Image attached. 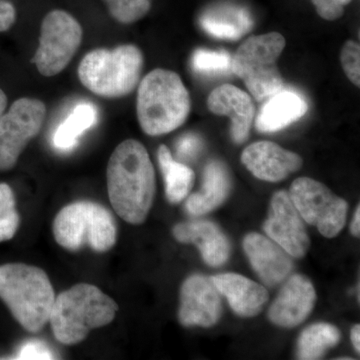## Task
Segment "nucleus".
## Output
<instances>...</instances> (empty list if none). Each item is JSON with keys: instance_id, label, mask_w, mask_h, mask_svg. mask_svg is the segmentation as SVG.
<instances>
[{"instance_id": "obj_1", "label": "nucleus", "mask_w": 360, "mask_h": 360, "mask_svg": "<svg viewBox=\"0 0 360 360\" xmlns=\"http://www.w3.org/2000/svg\"><path fill=\"white\" fill-rule=\"evenodd\" d=\"M111 205L125 221H146L155 195L153 162L141 142L127 139L111 155L106 170Z\"/></svg>"}, {"instance_id": "obj_2", "label": "nucleus", "mask_w": 360, "mask_h": 360, "mask_svg": "<svg viewBox=\"0 0 360 360\" xmlns=\"http://www.w3.org/2000/svg\"><path fill=\"white\" fill-rule=\"evenodd\" d=\"M191 96L181 78L172 70L156 68L139 82L136 113L144 134H169L186 122Z\"/></svg>"}, {"instance_id": "obj_3", "label": "nucleus", "mask_w": 360, "mask_h": 360, "mask_svg": "<svg viewBox=\"0 0 360 360\" xmlns=\"http://www.w3.org/2000/svg\"><path fill=\"white\" fill-rule=\"evenodd\" d=\"M117 310V303L97 286L78 283L56 297L49 322L58 342L75 345L112 322Z\"/></svg>"}, {"instance_id": "obj_4", "label": "nucleus", "mask_w": 360, "mask_h": 360, "mask_svg": "<svg viewBox=\"0 0 360 360\" xmlns=\"http://www.w3.org/2000/svg\"><path fill=\"white\" fill-rule=\"evenodd\" d=\"M0 300L25 330L39 333L49 322L56 293L44 270L6 264L0 266Z\"/></svg>"}, {"instance_id": "obj_5", "label": "nucleus", "mask_w": 360, "mask_h": 360, "mask_svg": "<svg viewBox=\"0 0 360 360\" xmlns=\"http://www.w3.org/2000/svg\"><path fill=\"white\" fill-rule=\"evenodd\" d=\"M143 54L134 44L97 49L85 54L77 75L85 89L104 98L129 96L141 82Z\"/></svg>"}, {"instance_id": "obj_6", "label": "nucleus", "mask_w": 360, "mask_h": 360, "mask_svg": "<svg viewBox=\"0 0 360 360\" xmlns=\"http://www.w3.org/2000/svg\"><path fill=\"white\" fill-rule=\"evenodd\" d=\"M56 243L70 251L89 246L106 252L115 246L117 227L115 217L104 206L92 201H77L65 206L54 219Z\"/></svg>"}, {"instance_id": "obj_7", "label": "nucleus", "mask_w": 360, "mask_h": 360, "mask_svg": "<svg viewBox=\"0 0 360 360\" xmlns=\"http://www.w3.org/2000/svg\"><path fill=\"white\" fill-rule=\"evenodd\" d=\"M285 47L278 32L255 35L245 40L232 58V73L243 80L251 96L264 101L283 89V78L277 60Z\"/></svg>"}, {"instance_id": "obj_8", "label": "nucleus", "mask_w": 360, "mask_h": 360, "mask_svg": "<svg viewBox=\"0 0 360 360\" xmlns=\"http://www.w3.org/2000/svg\"><path fill=\"white\" fill-rule=\"evenodd\" d=\"M84 30L75 16L56 9L44 16L33 63L40 75L56 77L68 68L82 45Z\"/></svg>"}, {"instance_id": "obj_9", "label": "nucleus", "mask_w": 360, "mask_h": 360, "mask_svg": "<svg viewBox=\"0 0 360 360\" xmlns=\"http://www.w3.org/2000/svg\"><path fill=\"white\" fill-rule=\"evenodd\" d=\"M290 196L307 224L314 225L324 238H335L347 222V203L328 186L309 177L295 180Z\"/></svg>"}, {"instance_id": "obj_10", "label": "nucleus", "mask_w": 360, "mask_h": 360, "mask_svg": "<svg viewBox=\"0 0 360 360\" xmlns=\"http://www.w3.org/2000/svg\"><path fill=\"white\" fill-rule=\"evenodd\" d=\"M46 117V106L35 98L22 97L0 115V172L13 169Z\"/></svg>"}, {"instance_id": "obj_11", "label": "nucleus", "mask_w": 360, "mask_h": 360, "mask_svg": "<svg viewBox=\"0 0 360 360\" xmlns=\"http://www.w3.org/2000/svg\"><path fill=\"white\" fill-rule=\"evenodd\" d=\"M264 231L290 257H304L309 250L310 241L302 215L285 191H278L272 198Z\"/></svg>"}, {"instance_id": "obj_12", "label": "nucleus", "mask_w": 360, "mask_h": 360, "mask_svg": "<svg viewBox=\"0 0 360 360\" xmlns=\"http://www.w3.org/2000/svg\"><path fill=\"white\" fill-rule=\"evenodd\" d=\"M220 315L221 300L212 278L200 274L187 278L180 291V323L210 328L219 321Z\"/></svg>"}, {"instance_id": "obj_13", "label": "nucleus", "mask_w": 360, "mask_h": 360, "mask_svg": "<svg viewBox=\"0 0 360 360\" xmlns=\"http://www.w3.org/2000/svg\"><path fill=\"white\" fill-rule=\"evenodd\" d=\"M241 161L255 177L269 182L281 181L302 167V158L297 153L271 141L250 144L243 150Z\"/></svg>"}, {"instance_id": "obj_14", "label": "nucleus", "mask_w": 360, "mask_h": 360, "mask_svg": "<svg viewBox=\"0 0 360 360\" xmlns=\"http://www.w3.org/2000/svg\"><path fill=\"white\" fill-rule=\"evenodd\" d=\"M316 293L307 277L295 274L286 281L270 307L269 316L274 324L295 328L307 319L314 309Z\"/></svg>"}, {"instance_id": "obj_15", "label": "nucleus", "mask_w": 360, "mask_h": 360, "mask_svg": "<svg viewBox=\"0 0 360 360\" xmlns=\"http://www.w3.org/2000/svg\"><path fill=\"white\" fill-rule=\"evenodd\" d=\"M207 108L214 115L231 118V134L236 143L248 141L255 116L250 94L234 85L222 84L210 92Z\"/></svg>"}, {"instance_id": "obj_16", "label": "nucleus", "mask_w": 360, "mask_h": 360, "mask_svg": "<svg viewBox=\"0 0 360 360\" xmlns=\"http://www.w3.org/2000/svg\"><path fill=\"white\" fill-rule=\"evenodd\" d=\"M243 248L251 266L266 285L283 283L292 270L290 255L262 234L252 232L243 240Z\"/></svg>"}, {"instance_id": "obj_17", "label": "nucleus", "mask_w": 360, "mask_h": 360, "mask_svg": "<svg viewBox=\"0 0 360 360\" xmlns=\"http://www.w3.org/2000/svg\"><path fill=\"white\" fill-rule=\"evenodd\" d=\"M219 295L227 298L233 311L240 316H255L269 300L264 286L236 274H222L212 277Z\"/></svg>"}, {"instance_id": "obj_18", "label": "nucleus", "mask_w": 360, "mask_h": 360, "mask_svg": "<svg viewBox=\"0 0 360 360\" xmlns=\"http://www.w3.org/2000/svg\"><path fill=\"white\" fill-rule=\"evenodd\" d=\"M174 236L179 243H193L198 246L203 260L210 266H220L229 257V240L219 227L212 222L193 221L176 224Z\"/></svg>"}, {"instance_id": "obj_19", "label": "nucleus", "mask_w": 360, "mask_h": 360, "mask_svg": "<svg viewBox=\"0 0 360 360\" xmlns=\"http://www.w3.org/2000/svg\"><path fill=\"white\" fill-rule=\"evenodd\" d=\"M309 110L307 101L291 90H279L267 98L255 120L258 131L270 134L285 129Z\"/></svg>"}, {"instance_id": "obj_20", "label": "nucleus", "mask_w": 360, "mask_h": 360, "mask_svg": "<svg viewBox=\"0 0 360 360\" xmlns=\"http://www.w3.org/2000/svg\"><path fill=\"white\" fill-rule=\"evenodd\" d=\"M229 188L231 179L224 163L210 161L203 174L201 191L189 196L186 201L187 212L195 217L212 212L226 200Z\"/></svg>"}, {"instance_id": "obj_21", "label": "nucleus", "mask_w": 360, "mask_h": 360, "mask_svg": "<svg viewBox=\"0 0 360 360\" xmlns=\"http://www.w3.org/2000/svg\"><path fill=\"white\" fill-rule=\"evenodd\" d=\"M200 25L208 34L217 39L236 40L252 28V20L243 9H214L200 18Z\"/></svg>"}, {"instance_id": "obj_22", "label": "nucleus", "mask_w": 360, "mask_h": 360, "mask_svg": "<svg viewBox=\"0 0 360 360\" xmlns=\"http://www.w3.org/2000/svg\"><path fill=\"white\" fill-rule=\"evenodd\" d=\"M158 163L165 182V194L168 201L179 203L186 198L194 182V172L191 167L172 158L165 146L158 148Z\"/></svg>"}, {"instance_id": "obj_23", "label": "nucleus", "mask_w": 360, "mask_h": 360, "mask_svg": "<svg viewBox=\"0 0 360 360\" xmlns=\"http://www.w3.org/2000/svg\"><path fill=\"white\" fill-rule=\"evenodd\" d=\"M98 120V112L92 103H80L61 123L53 135V144L60 150H70L87 129H91Z\"/></svg>"}, {"instance_id": "obj_24", "label": "nucleus", "mask_w": 360, "mask_h": 360, "mask_svg": "<svg viewBox=\"0 0 360 360\" xmlns=\"http://www.w3.org/2000/svg\"><path fill=\"white\" fill-rule=\"evenodd\" d=\"M340 331L333 324L315 323L305 328L297 343V356L302 360L321 359L340 340Z\"/></svg>"}, {"instance_id": "obj_25", "label": "nucleus", "mask_w": 360, "mask_h": 360, "mask_svg": "<svg viewBox=\"0 0 360 360\" xmlns=\"http://www.w3.org/2000/svg\"><path fill=\"white\" fill-rule=\"evenodd\" d=\"M20 222L13 189L8 184H0V243L15 236Z\"/></svg>"}, {"instance_id": "obj_26", "label": "nucleus", "mask_w": 360, "mask_h": 360, "mask_svg": "<svg viewBox=\"0 0 360 360\" xmlns=\"http://www.w3.org/2000/svg\"><path fill=\"white\" fill-rule=\"evenodd\" d=\"M232 58L229 52L198 49L193 58V70L203 75H220L232 72Z\"/></svg>"}, {"instance_id": "obj_27", "label": "nucleus", "mask_w": 360, "mask_h": 360, "mask_svg": "<svg viewBox=\"0 0 360 360\" xmlns=\"http://www.w3.org/2000/svg\"><path fill=\"white\" fill-rule=\"evenodd\" d=\"M111 16L122 25H131L149 13L153 0H104Z\"/></svg>"}, {"instance_id": "obj_28", "label": "nucleus", "mask_w": 360, "mask_h": 360, "mask_svg": "<svg viewBox=\"0 0 360 360\" xmlns=\"http://www.w3.org/2000/svg\"><path fill=\"white\" fill-rule=\"evenodd\" d=\"M341 65L348 79L359 87L360 85V46L359 42L348 40L343 45L340 54Z\"/></svg>"}, {"instance_id": "obj_29", "label": "nucleus", "mask_w": 360, "mask_h": 360, "mask_svg": "<svg viewBox=\"0 0 360 360\" xmlns=\"http://www.w3.org/2000/svg\"><path fill=\"white\" fill-rule=\"evenodd\" d=\"M352 0H311L316 13L323 20L335 21L345 14V7Z\"/></svg>"}, {"instance_id": "obj_30", "label": "nucleus", "mask_w": 360, "mask_h": 360, "mask_svg": "<svg viewBox=\"0 0 360 360\" xmlns=\"http://www.w3.org/2000/svg\"><path fill=\"white\" fill-rule=\"evenodd\" d=\"M18 359H53L51 348L40 340H32L26 342L20 348L18 354Z\"/></svg>"}, {"instance_id": "obj_31", "label": "nucleus", "mask_w": 360, "mask_h": 360, "mask_svg": "<svg viewBox=\"0 0 360 360\" xmlns=\"http://www.w3.org/2000/svg\"><path fill=\"white\" fill-rule=\"evenodd\" d=\"M203 142L195 134H186L177 142V155L184 160H191L200 153Z\"/></svg>"}, {"instance_id": "obj_32", "label": "nucleus", "mask_w": 360, "mask_h": 360, "mask_svg": "<svg viewBox=\"0 0 360 360\" xmlns=\"http://www.w3.org/2000/svg\"><path fill=\"white\" fill-rule=\"evenodd\" d=\"M15 21V6L8 0H0V32L11 30Z\"/></svg>"}, {"instance_id": "obj_33", "label": "nucleus", "mask_w": 360, "mask_h": 360, "mask_svg": "<svg viewBox=\"0 0 360 360\" xmlns=\"http://www.w3.org/2000/svg\"><path fill=\"white\" fill-rule=\"evenodd\" d=\"M360 210L359 206L356 208V212L354 213V220L352 224V232L354 236H359L360 233Z\"/></svg>"}, {"instance_id": "obj_34", "label": "nucleus", "mask_w": 360, "mask_h": 360, "mask_svg": "<svg viewBox=\"0 0 360 360\" xmlns=\"http://www.w3.org/2000/svg\"><path fill=\"white\" fill-rule=\"evenodd\" d=\"M352 345H354V347L355 348V350H356L357 352H360V326L359 324L357 326H355L354 328H352Z\"/></svg>"}, {"instance_id": "obj_35", "label": "nucleus", "mask_w": 360, "mask_h": 360, "mask_svg": "<svg viewBox=\"0 0 360 360\" xmlns=\"http://www.w3.org/2000/svg\"><path fill=\"white\" fill-rule=\"evenodd\" d=\"M7 96L6 92L4 91L1 89H0V115L6 111L7 108Z\"/></svg>"}]
</instances>
